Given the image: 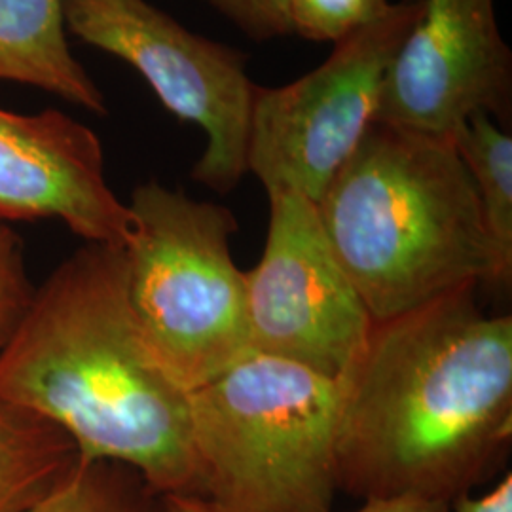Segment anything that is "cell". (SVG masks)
Here are the masks:
<instances>
[{
    "instance_id": "cell-1",
    "label": "cell",
    "mask_w": 512,
    "mask_h": 512,
    "mask_svg": "<svg viewBox=\"0 0 512 512\" xmlns=\"http://www.w3.org/2000/svg\"><path fill=\"white\" fill-rule=\"evenodd\" d=\"M476 289L374 321L338 380V494L452 503L501 469L512 437V319Z\"/></svg>"
},
{
    "instance_id": "cell-2",
    "label": "cell",
    "mask_w": 512,
    "mask_h": 512,
    "mask_svg": "<svg viewBox=\"0 0 512 512\" xmlns=\"http://www.w3.org/2000/svg\"><path fill=\"white\" fill-rule=\"evenodd\" d=\"M0 401L61 427L82 459L124 463L158 494L202 497L190 399L135 323L124 247L84 243L38 287L0 351Z\"/></svg>"
},
{
    "instance_id": "cell-3",
    "label": "cell",
    "mask_w": 512,
    "mask_h": 512,
    "mask_svg": "<svg viewBox=\"0 0 512 512\" xmlns=\"http://www.w3.org/2000/svg\"><path fill=\"white\" fill-rule=\"evenodd\" d=\"M315 205L372 321L495 285L492 239L452 139L374 122Z\"/></svg>"
},
{
    "instance_id": "cell-4",
    "label": "cell",
    "mask_w": 512,
    "mask_h": 512,
    "mask_svg": "<svg viewBox=\"0 0 512 512\" xmlns=\"http://www.w3.org/2000/svg\"><path fill=\"white\" fill-rule=\"evenodd\" d=\"M338 382L249 353L188 393L202 499L219 512H332Z\"/></svg>"
},
{
    "instance_id": "cell-5",
    "label": "cell",
    "mask_w": 512,
    "mask_h": 512,
    "mask_svg": "<svg viewBox=\"0 0 512 512\" xmlns=\"http://www.w3.org/2000/svg\"><path fill=\"white\" fill-rule=\"evenodd\" d=\"M128 205L129 308L158 365L192 393L249 355L245 272L230 249L238 220L158 181L139 184Z\"/></svg>"
},
{
    "instance_id": "cell-6",
    "label": "cell",
    "mask_w": 512,
    "mask_h": 512,
    "mask_svg": "<svg viewBox=\"0 0 512 512\" xmlns=\"http://www.w3.org/2000/svg\"><path fill=\"white\" fill-rule=\"evenodd\" d=\"M421 10L423 0L393 2L384 18L334 42L317 69L281 88L256 86L247 173L268 196H323L376 122L389 65Z\"/></svg>"
},
{
    "instance_id": "cell-7",
    "label": "cell",
    "mask_w": 512,
    "mask_h": 512,
    "mask_svg": "<svg viewBox=\"0 0 512 512\" xmlns=\"http://www.w3.org/2000/svg\"><path fill=\"white\" fill-rule=\"evenodd\" d=\"M67 31L141 74L165 109L203 129L194 181L228 194L247 175L256 84L247 57L188 31L147 0H63Z\"/></svg>"
},
{
    "instance_id": "cell-8",
    "label": "cell",
    "mask_w": 512,
    "mask_h": 512,
    "mask_svg": "<svg viewBox=\"0 0 512 512\" xmlns=\"http://www.w3.org/2000/svg\"><path fill=\"white\" fill-rule=\"evenodd\" d=\"M268 198L264 253L245 272L249 353L338 382L361 355L374 321L330 247L317 205L296 192Z\"/></svg>"
},
{
    "instance_id": "cell-9",
    "label": "cell",
    "mask_w": 512,
    "mask_h": 512,
    "mask_svg": "<svg viewBox=\"0 0 512 512\" xmlns=\"http://www.w3.org/2000/svg\"><path fill=\"white\" fill-rule=\"evenodd\" d=\"M475 112L511 128L512 54L494 0H423L385 76L376 122L452 139Z\"/></svg>"
},
{
    "instance_id": "cell-10",
    "label": "cell",
    "mask_w": 512,
    "mask_h": 512,
    "mask_svg": "<svg viewBox=\"0 0 512 512\" xmlns=\"http://www.w3.org/2000/svg\"><path fill=\"white\" fill-rule=\"evenodd\" d=\"M61 220L84 243L126 247L133 217L92 129L61 110L0 109V222Z\"/></svg>"
},
{
    "instance_id": "cell-11",
    "label": "cell",
    "mask_w": 512,
    "mask_h": 512,
    "mask_svg": "<svg viewBox=\"0 0 512 512\" xmlns=\"http://www.w3.org/2000/svg\"><path fill=\"white\" fill-rule=\"evenodd\" d=\"M0 80L107 112L99 86L69 48L63 0H0Z\"/></svg>"
},
{
    "instance_id": "cell-12",
    "label": "cell",
    "mask_w": 512,
    "mask_h": 512,
    "mask_svg": "<svg viewBox=\"0 0 512 512\" xmlns=\"http://www.w3.org/2000/svg\"><path fill=\"white\" fill-rule=\"evenodd\" d=\"M73 439L55 423L0 401V512H27L78 461Z\"/></svg>"
},
{
    "instance_id": "cell-13",
    "label": "cell",
    "mask_w": 512,
    "mask_h": 512,
    "mask_svg": "<svg viewBox=\"0 0 512 512\" xmlns=\"http://www.w3.org/2000/svg\"><path fill=\"white\" fill-rule=\"evenodd\" d=\"M482 207L495 255V287L512 277V137L486 112L469 116L452 135Z\"/></svg>"
},
{
    "instance_id": "cell-14",
    "label": "cell",
    "mask_w": 512,
    "mask_h": 512,
    "mask_svg": "<svg viewBox=\"0 0 512 512\" xmlns=\"http://www.w3.org/2000/svg\"><path fill=\"white\" fill-rule=\"evenodd\" d=\"M27 512H169L167 497L128 465L82 459Z\"/></svg>"
},
{
    "instance_id": "cell-15",
    "label": "cell",
    "mask_w": 512,
    "mask_h": 512,
    "mask_svg": "<svg viewBox=\"0 0 512 512\" xmlns=\"http://www.w3.org/2000/svg\"><path fill=\"white\" fill-rule=\"evenodd\" d=\"M389 0H291V35L338 42L384 18Z\"/></svg>"
},
{
    "instance_id": "cell-16",
    "label": "cell",
    "mask_w": 512,
    "mask_h": 512,
    "mask_svg": "<svg viewBox=\"0 0 512 512\" xmlns=\"http://www.w3.org/2000/svg\"><path fill=\"white\" fill-rule=\"evenodd\" d=\"M35 293L25 270L23 241L8 222H0V351L16 334Z\"/></svg>"
},
{
    "instance_id": "cell-17",
    "label": "cell",
    "mask_w": 512,
    "mask_h": 512,
    "mask_svg": "<svg viewBox=\"0 0 512 512\" xmlns=\"http://www.w3.org/2000/svg\"><path fill=\"white\" fill-rule=\"evenodd\" d=\"M243 35L264 42L291 35V0H209Z\"/></svg>"
},
{
    "instance_id": "cell-18",
    "label": "cell",
    "mask_w": 512,
    "mask_h": 512,
    "mask_svg": "<svg viewBox=\"0 0 512 512\" xmlns=\"http://www.w3.org/2000/svg\"><path fill=\"white\" fill-rule=\"evenodd\" d=\"M452 512H512V475L507 473L484 495L461 494L450 503Z\"/></svg>"
},
{
    "instance_id": "cell-19",
    "label": "cell",
    "mask_w": 512,
    "mask_h": 512,
    "mask_svg": "<svg viewBox=\"0 0 512 512\" xmlns=\"http://www.w3.org/2000/svg\"><path fill=\"white\" fill-rule=\"evenodd\" d=\"M353 512H452L450 503L421 497V495L401 494L387 497H370Z\"/></svg>"
},
{
    "instance_id": "cell-20",
    "label": "cell",
    "mask_w": 512,
    "mask_h": 512,
    "mask_svg": "<svg viewBox=\"0 0 512 512\" xmlns=\"http://www.w3.org/2000/svg\"><path fill=\"white\" fill-rule=\"evenodd\" d=\"M169 512H219L215 511L202 497L190 495H165Z\"/></svg>"
}]
</instances>
